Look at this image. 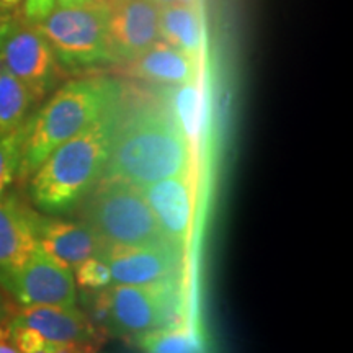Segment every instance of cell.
<instances>
[{
  "label": "cell",
  "instance_id": "cell-1",
  "mask_svg": "<svg viewBox=\"0 0 353 353\" xmlns=\"http://www.w3.org/2000/svg\"><path fill=\"white\" fill-rule=\"evenodd\" d=\"M121 118L120 101L44 159L30 180V195L39 211L64 214L79 208L103 175Z\"/></svg>",
  "mask_w": 353,
  "mask_h": 353
},
{
  "label": "cell",
  "instance_id": "cell-2",
  "mask_svg": "<svg viewBox=\"0 0 353 353\" xmlns=\"http://www.w3.org/2000/svg\"><path fill=\"white\" fill-rule=\"evenodd\" d=\"M192 154L174 118L143 110L121 118L100 180L143 188L192 169Z\"/></svg>",
  "mask_w": 353,
  "mask_h": 353
},
{
  "label": "cell",
  "instance_id": "cell-3",
  "mask_svg": "<svg viewBox=\"0 0 353 353\" xmlns=\"http://www.w3.org/2000/svg\"><path fill=\"white\" fill-rule=\"evenodd\" d=\"M123 83L94 76L72 79L56 88L26 121L19 176H30L61 144L85 130L101 113L123 100Z\"/></svg>",
  "mask_w": 353,
  "mask_h": 353
},
{
  "label": "cell",
  "instance_id": "cell-4",
  "mask_svg": "<svg viewBox=\"0 0 353 353\" xmlns=\"http://www.w3.org/2000/svg\"><path fill=\"white\" fill-rule=\"evenodd\" d=\"M81 218L105 244L145 245L167 242L141 188L105 182L83 198Z\"/></svg>",
  "mask_w": 353,
  "mask_h": 353
},
{
  "label": "cell",
  "instance_id": "cell-5",
  "mask_svg": "<svg viewBox=\"0 0 353 353\" xmlns=\"http://www.w3.org/2000/svg\"><path fill=\"white\" fill-rule=\"evenodd\" d=\"M48 39L64 70H87L113 64L105 34V2L92 0L81 7H54L34 23Z\"/></svg>",
  "mask_w": 353,
  "mask_h": 353
},
{
  "label": "cell",
  "instance_id": "cell-6",
  "mask_svg": "<svg viewBox=\"0 0 353 353\" xmlns=\"http://www.w3.org/2000/svg\"><path fill=\"white\" fill-rule=\"evenodd\" d=\"M0 61L12 76L28 88L37 103L56 90L64 70L48 39L28 20H15L2 38Z\"/></svg>",
  "mask_w": 353,
  "mask_h": 353
},
{
  "label": "cell",
  "instance_id": "cell-7",
  "mask_svg": "<svg viewBox=\"0 0 353 353\" xmlns=\"http://www.w3.org/2000/svg\"><path fill=\"white\" fill-rule=\"evenodd\" d=\"M0 286L23 306H76L77 285L72 270L39 247L17 270H0Z\"/></svg>",
  "mask_w": 353,
  "mask_h": 353
},
{
  "label": "cell",
  "instance_id": "cell-8",
  "mask_svg": "<svg viewBox=\"0 0 353 353\" xmlns=\"http://www.w3.org/2000/svg\"><path fill=\"white\" fill-rule=\"evenodd\" d=\"M105 34L113 64L139 57L159 41V7L149 0H103Z\"/></svg>",
  "mask_w": 353,
  "mask_h": 353
},
{
  "label": "cell",
  "instance_id": "cell-9",
  "mask_svg": "<svg viewBox=\"0 0 353 353\" xmlns=\"http://www.w3.org/2000/svg\"><path fill=\"white\" fill-rule=\"evenodd\" d=\"M94 312L95 319L108 325V329L114 334L139 337L162 327L152 285L105 286L97 293Z\"/></svg>",
  "mask_w": 353,
  "mask_h": 353
},
{
  "label": "cell",
  "instance_id": "cell-10",
  "mask_svg": "<svg viewBox=\"0 0 353 353\" xmlns=\"http://www.w3.org/2000/svg\"><path fill=\"white\" fill-rule=\"evenodd\" d=\"M162 236L183 252L188 245L195 210V183L192 169L167 176L141 188Z\"/></svg>",
  "mask_w": 353,
  "mask_h": 353
},
{
  "label": "cell",
  "instance_id": "cell-11",
  "mask_svg": "<svg viewBox=\"0 0 353 353\" xmlns=\"http://www.w3.org/2000/svg\"><path fill=\"white\" fill-rule=\"evenodd\" d=\"M182 250L169 242L145 245H105L100 259L108 265L112 285L151 286L175 275Z\"/></svg>",
  "mask_w": 353,
  "mask_h": 353
},
{
  "label": "cell",
  "instance_id": "cell-12",
  "mask_svg": "<svg viewBox=\"0 0 353 353\" xmlns=\"http://www.w3.org/2000/svg\"><path fill=\"white\" fill-rule=\"evenodd\" d=\"M38 247L64 267L74 268L88 259H100L105 242L83 221L37 216Z\"/></svg>",
  "mask_w": 353,
  "mask_h": 353
},
{
  "label": "cell",
  "instance_id": "cell-13",
  "mask_svg": "<svg viewBox=\"0 0 353 353\" xmlns=\"http://www.w3.org/2000/svg\"><path fill=\"white\" fill-rule=\"evenodd\" d=\"M12 324L37 330L57 347H87L97 341L95 325L76 306H25Z\"/></svg>",
  "mask_w": 353,
  "mask_h": 353
},
{
  "label": "cell",
  "instance_id": "cell-14",
  "mask_svg": "<svg viewBox=\"0 0 353 353\" xmlns=\"http://www.w3.org/2000/svg\"><path fill=\"white\" fill-rule=\"evenodd\" d=\"M37 216L17 196H0V270H17L38 249Z\"/></svg>",
  "mask_w": 353,
  "mask_h": 353
},
{
  "label": "cell",
  "instance_id": "cell-15",
  "mask_svg": "<svg viewBox=\"0 0 353 353\" xmlns=\"http://www.w3.org/2000/svg\"><path fill=\"white\" fill-rule=\"evenodd\" d=\"M121 65L123 72L132 79L174 87L195 82L200 72V59L161 39L139 57Z\"/></svg>",
  "mask_w": 353,
  "mask_h": 353
},
{
  "label": "cell",
  "instance_id": "cell-16",
  "mask_svg": "<svg viewBox=\"0 0 353 353\" xmlns=\"http://www.w3.org/2000/svg\"><path fill=\"white\" fill-rule=\"evenodd\" d=\"M201 2L190 6L159 7V39L188 56L200 59L203 50Z\"/></svg>",
  "mask_w": 353,
  "mask_h": 353
},
{
  "label": "cell",
  "instance_id": "cell-17",
  "mask_svg": "<svg viewBox=\"0 0 353 353\" xmlns=\"http://www.w3.org/2000/svg\"><path fill=\"white\" fill-rule=\"evenodd\" d=\"M34 105L28 88L0 61V138L23 125L32 117Z\"/></svg>",
  "mask_w": 353,
  "mask_h": 353
},
{
  "label": "cell",
  "instance_id": "cell-18",
  "mask_svg": "<svg viewBox=\"0 0 353 353\" xmlns=\"http://www.w3.org/2000/svg\"><path fill=\"white\" fill-rule=\"evenodd\" d=\"M190 149L196 151L201 139V94L196 81L180 85L175 95V118Z\"/></svg>",
  "mask_w": 353,
  "mask_h": 353
},
{
  "label": "cell",
  "instance_id": "cell-19",
  "mask_svg": "<svg viewBox=\"0 0 353 353\" xmlns=\"http://www.w3.org/2000/svg\"><path fill=\"white\" fill-rule=\"evenodd\" d=\"M136 339L145 353H203L200 339L187 324L180 327L156 329Z\"/></svg>",
  "mask_w": 353,
  "mask_h": 353
},
{
  "label": "cell",
  "instance_id": "cell-20",
  "mask_svg": "<svg viewBox=\"0 0 353 353\" xmlns=\"http://www.w3.org/2000/svg\"><path fill=\"white\" fill-rule=\"evenodd\" d=\"M26 121L15 131L0 138V196L7 192L15 176H19L26 136Z\"/></svg>",
  "mask_w": 353,
  "mask_h": 353
},
{
  "label": "cell",
  "instance_id": "cell-21",
  "mask_svg": "<svg viewBox=\"0 0 353 353\" xmlns=\"http://www.w3.org/2000/svg\"><path fill=\"white\" fill-rule=\"evenodd\" d=\"M76 285L85 290H101L112 285V275H110L108 265L101 259H88L76 268Z\"/></svg>",
  "mask_w": 353,
  "mask_h": 353
},
{
  "label": "cell",
  "instance_id": "cell-22",
  "mask_svg": "<svg viewBox=\"0 0 353 353\" xmlns=\"http://www.w3.org/2000/svg\"><path fill=\"white\" fill-rule=\"evenodd\" d=\"M54 6V0H25V19L32 23H37L43 20Z\"/></svg>",
  "mask_w": 353,
  "mask_h": 353
},
{
  "label": "cell",
  "instance_id": "cell-23",
  "mask_svg": "<svg viewBox=\"0 0 353 353\" xmlns=\"http://www.w3.org/2000/svg\"><path fill=\"white\" fill-rule=\"evenodd\" d=\"M15 15H13L12 8L8 3H3L0 2V41H2V38L6 37L8 30H10V26L15 23Z\"/></svg>",
  "mask_w": 353,
  "mask_h": 353
},
{
  "label": "cell",
  "instance_id": "cell-24",
  "mask_svg": "<svg viewBox=\"0 0 353 353\" xmlns=\"http://www.w3.org/2000/svg\"><path fill=\"white\" fill-rule=\"evenodd\" d=\"M0 353H20L13 345L10 330H8V327H3V325H0Z\"/></svg>",
  "mask_w": 353,
  "mask_h": 353
},
{
  "label": "cell",
  "instance_id": "cell-25",
  "mask_svg": "<svg viewBox=\"0 0 353 353\" xmlns=\"http://www.w3.org/2000/svg\"><path fill=\"white\" fill-rule=\"evenodd\" d=\"M157 7H169V6H190V3H200L201 0H149Z\"/></svg>",
  "mask_w": 353,
  "mask_h": 353
},
{
  "label": "cell",
  "instance_id": "cell-26",
  "mask_svg": "<svg viewBox=\"0 0 353 353\" xmlns=\"http://www.w3.org/2000/svg\"><path fill=\"white\" fill-rule=\"evenodd\" d=\"M54 2H56L54 7L68 8V7H81V6H85V3L92 2V0H54Z\"/></svg>",
  "mask_w": 353,
  "mask_h": 353
},
{
  "label": "cell",
  "instance_id": "cell-27",
  "mask_svg": "<svg viewBox=\"0 0 353 353\" xmlns=\"http://www.w3.org/2000/svg\"><path fill=\"white\" fill-rule=\"evenodd\" d=\"M0 2H3V3H8V6H15V3H19L20 0H0Z\"/></svg>",
  "mask_w": 353,
  "mask_h": 353
}]
</instances>
